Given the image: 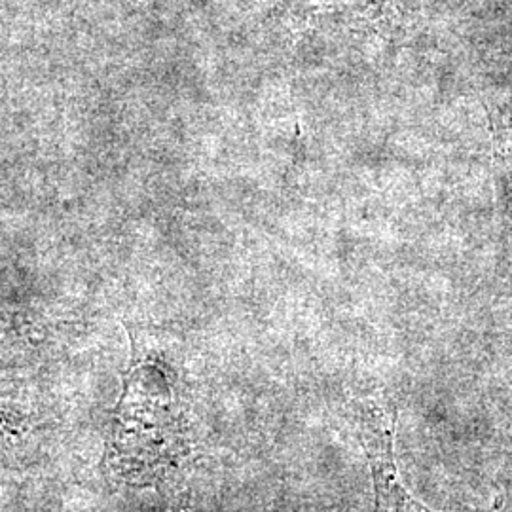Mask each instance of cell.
<instances>
[{
	"label": "cell",
	"mask_w": 512,
	"mask_h": 512,
	"mask_svg": "<svg viewBox=\"0 0 512 512\" xmlns=\"http://www.w3.org/2000/svg\"><path fill=\"white\" fill-rule=\"evenodd\" d=\"M363 444L370 463L376 512H435L404 490L395 463V412L378 404L363 408Z\"/></svg>",
	"instance_id": "1"
}]
</instances>
